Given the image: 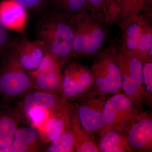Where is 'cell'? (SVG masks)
Masks as SVG:
<instances>
[{"mask_svg": "<svg viewBox=\"0 0 152 152\" xmlns=\"http://www.w3.org/2000/svg\"><path fill=\"white\" fill-rule=\"evenodd\" d=\"M74 29L73 56H95L103 48L108 37L105 15L84 9L69 18Z\"/></svg>", "mask_w": 152, "mask_h": 152, "instance_id": "6da1fadb", "label": "cell"}, {"mask_svg": "<svg viewBox=\"0 0 152 152\" xmlns=\"http://www.w3.org/2000/svg\"><path fill=\"white\" fill-rule=\"evenodd\" d=\"M37 39L60 60L62 65L73 51L74 29L69 18L52 11L38 23Z\"/></svg>", "mask_w": 152, "mask_h": 152, "instance_id": "7a4b0ae2", "label": "cell"}, {"mask_svg": "<svg viewBox=\"0 0 152 152\" xmlns=\"http://www.w3.org/2000/svg\"><path fill=\"white\" fill-rule=\"evenodd\" d=\"M34 89L28 73L19 62L15 44L6 54L0 67V95L7 101L19 100Z\"/></svg>", "mask_w": 152, "mask_h": 152, "instance_id": "3957f363", "label": "cell"}, {"mask_svg": "<svg viewBox=\"0 0 152 152\" xmlns=\"http://www.w3.org/2000/svg\"><path fill=\"white\" fill-rule=\"evenodd\" d=\"M152 13L142 12L121 30L124 51L143 63L152 52Z\"/></svg>", "mask_w": 152, "mask_h": 152, "instance_id": "277c9868", "label": "cell"}, {"mask_svg": "<svg viewBox=\"0 0 152 152\" xmlns=\"http://www.w3.org/2000/svg\"><path fill=\"white\" fill-rule=\"evenodd\" d=\"M115 42L96 55L92 66L93 83L100 94H118L122 89L123 77L116 58Z\"/></svg>", "mask_w": 152, "mask_h": 152, "instance_id": "5b68a950", "label": "cell"}, {"mask_svg": "<svg viewBox=\"0 0 152 152\" xmlns=\"http://www.w3.org/2000/svg\"><path fill=\"white\" fill-rule=\"evenodd\" d=\"M116 58L122 76V89L125 94L134 102H142L146 93L142 86L143 63L126 53L121 47L116 52Z\"/></svg>", "mask_w": 152, "mask_h": 152, "instance_id": "8992f818", "label": "cell"}, {"mask_svg": "<svg viewBox=\"0 0 152 152\" xmlns=\"http://www.w3.org/2000/svg\"><path fill=\"white\" fill-rule=\"evenodd\" d=\"M59 59L47 50L37 69L28 73L36 89L55 93L61 87L63 77Z\"/></svg>", "mask_w": 152, "mask_h": 152, "instance_id": "52a82bcc", "label": "cell"}, {"mask_svg": "<svg viewBox=\"0 0 152 152\" xmlns=\"http://www.w3.org/2000/svg\"><path fill=\"white\" fill-rule=\"evenodd\" d=\"M125 94H117L110 98L102 109L104 127L105 131L120 128L134 115L133 102ZM132 118V117H131Z\"/></svg>", "mask_w": 152, "mask_h": 152, "instance_id": "ba28073f", "label": "cell"}, {"mask_svg": "<svg viewBox=\"0 0 152 152\" xmlns=\"http://www.w3.org/2000/svg\"><path fill=\"white\" fill-rule=\"evenodd\" d=\"M64 102L56 93L45 91L31 92L21 99L18 103V109L24 115L33 108H39L52 113L63 110Z\"/></svg>", "mask_w": 152, "mask_h": 152, "instance_id": "9c48e42d", "label": "cell"}, {"mask_svg": "<svg viewBox=\"0 0 152 152\" xmlns=\"http://www.w3.org/2000/svg\"><path fill=\"white\" fill-rule=\"evenodd\" d=\"M16 47L18 59L25 69L28 72L37 69L47 52L42 43L23 40L17 43Z\"/></svg>", "mask_w": 152, "mask_h": 152, "instance_id": "30bf717a", "label": "cell"}, {"mask_svg": "<svg viewBox=\"0 0 152 152\" xmlns=\"http://www.w3.org/2000/svg\"><path fill=\"white\" fill-rule=\"evenodd\" d=\"M0 21L7 29L23 31L27 21L26 9L13 0L0 2Z\"/></svg>", "mask_w": 152, "mask_h": 152, "instance_id": "8fae6325", "label": "cell"}, {"mask_svg": "<svg viewBox=\"0 0 152 152\" xmlns=\"http://www.w3.org/2000/svg\"><path fill=\"white\" fill-rule=\"evenodd\" d=\"M42 138L35 127L18 128L12 143L4 152H38L41 150Z\"/></svg>", "mask_w": 152, "mask_h": 152, "instance_id": "7c38bea8", "label": "cell"}, {"mask_svg": "<svg viewBox=\"0 0 152 152\" xmlns=\"http://www.w3.org/2000/svg\"><path fill=\"white\" fill-rule=\"evenodd\" d=\"M128 142L135 148L151 147L152 120L143 118L133 124L128 132Z\"/></svg>", "mask_w": 152, "mask_h": 152, "instance_id": "4fadbf2b", "label": "cell"}, {"mask_svg": "<svg viewBox=\"0 0 152 152\" xmlns=\"http://www.w3.org/2000/svg\"><path fill=\"white\" fill-rule=\"evenodd\" d=\"M102 109L91 104L79 107L78 110L79 120L86 131L92 132L104 129Z\"/></svg>", "mask_w": 152, "mask_h": 152, "instance_id": "5bb4252c", "label": "cell"}, {"mask_svg": "<svg viewBox=\"0 0 152 152\" xmlns=\"http://www.w3.org/2000/svg\"><path fill=\"white\" fill-rule=\"evenodd\" d=\"M18 120L12 112L0 113V149L10 146L18 127Z\"/></svg>", "mask_w": 152, "mask_h": 152, "instance_id": "9a60e30c", "label": "cell"}, {"mask_svg": "<svg viewBox=\"0 0 152 152\" xmlns=\"http://www.w3.org/2000/svg\"><path fill=\"white\" fill-rule=\"evenodd\" d=\"M118 23L122 29L132 19L143 10L144 0H117Z\"/></svg>", "mask_w": 152, "mask_h": 152, "instance_id": "2e32d148", "label": "cell"}, {"mask_svg": "<svg viewBox=\"0 0 152 152\" xmlns=\"http://www.w3.org/2000/svg\"><path fill=\"white\" fill-rule=\"evenodd\" d=\"M56 113L51 114L43 125L38 129L41 138L45 142L53 141L65 131L64 120L60 114Z\"/></svg>", "mask_w": 152, "mask_h": 152, "instance_id": "e0dca14e", "label": "cell"}, {"mask_svg": "<svg viewBox=\"0 0 152 152\" xmlns=\"http://www.w3.org/2000/svg\"><path fill=\"white\" fill-rule=\"evenodd\" d=\"M53 12L69 18L85 9L86 0H49Z\"/></svg>", "mask_w": 152, "mask_h": 152, "instance_id": "ac0fdd59", "label": "cell"}, {"mask_svg": "<svg viewBox=\"0 0 152 152\" xmlns=\"http://www.w3.org/2000/svg\"><path fill=\"white\" fill-rule=\"evenodd\" d=\"M126 145L120 134L112 129L105 131L100 144L101 151L123 152L127 150Z\"/></svg>", "mask_w": 152, "mask_h": 152, "instance_id": "d6986e66", "label": "cell"}, {"mask_svg": "<svg viewBox=\"0 0 152 152\" xmlns=\"http://www.w3.org/2000/svg\"><path fill=\"white\" fill-rule=\"evenodd\" d=\"M47 149L48 152H70L75 147V139L73 132H64L58 138L51 142Z\"/></svg>", "mask_w": 152, "mask_h": 152, "instance_id": "ffe728a7", "label": "cell"}, {"mask_svg": "<svg viewBox=\"0 0 152 152\" xmlns=\"http://www.w3.org/2000/svg\"><path fill=\"white\" fill-rule=\"evenodd\" d=\"M61 88L66 97L72 98L77 96V84L73 64L69 65L63 74Z\"/></svg>", "mask_w": 152, "mask_h": 152, "instance_id": "44dd1931", "label": "cell"}, {"mask_svg": "<svg viewBox=\"0 0 152 152\" xmlns=\"http://www.w3.org/2000/svg\"><path fill=\"white\" fill-rule=\"evenodd\" d=\"M152 56L149 55L143 63L142 69L143 80L146 89L150 94L152 93Z\"/></svg>", "mask_w": 152, "mask_h": 152, "instance_id": "7402d4cb", "label": "cell"}, {"mask_svg": "<svg viewBox=\"0 0 152 152\" xmlns=\"http://www.w3.org/2000/svg\"><path fill=\"white\" fill-rule=\"evenodd\" d=\"M107 16L106 22L109 26L118 23V20L117 0H105Z\"/></svg>", "mask_w": 152, "mask_h": 152, "instance_id": "603a6c76", "label": "cell"}, {"mask_svg": "<svg viewBox=\"0 0 152 152\" xmlns=\"http://www.w3.org/2000/svg\"><path fill=\"white\" fill-rule=\"evenodd\" d=\"M85 9L94 13H102L107 16L105 0H86Z\"/></svg>", "mask_w": 152, "mask_h": 152, "instance_id": "cb8c5ba5", "label": "cell"}, {"mask_svg": "<svg viewBox=\"0 0 152 152\" xmlns=\"http://www.w3.org/2000/svg\"><path fill=\"white\" fill-rule=\"evenodd\" d=\"M18 3L26 10L39 7L43 4L45 0H13Z\"/></svg>", "mask_w": 152, "mask_h": 152, "instance_id": "d4e9b609", "label": "cell"}, {"mask_svg": "<svg viewBox=\"0 0 152 152\" xmlns=\"http://www.w3.org/2000/svg\"><path fill=\"white\" fill-rule=\"evenodd\" d=\"M7 29L0 21V52L4 48L7 44Z\"/></svg>", "mask_w": 152, "mask_h": 152, "instance_id": "484cf974", "label": "cell"}, {"mask_svg": "<svg viewBox=\"0 0 152 152\" xmlns=\"http://www.w3.org/2000/svg\"><path fill=\"white\" fill-rule=\"evenodd\" d=\"M76 151L78 152H97L99 151L97 148L92 142H87L76 148Z\"/></svg>", "mask_w": 152, "mask_h": 152, "instance_id": "4316f807", "label": "cell"}]
</instances>
